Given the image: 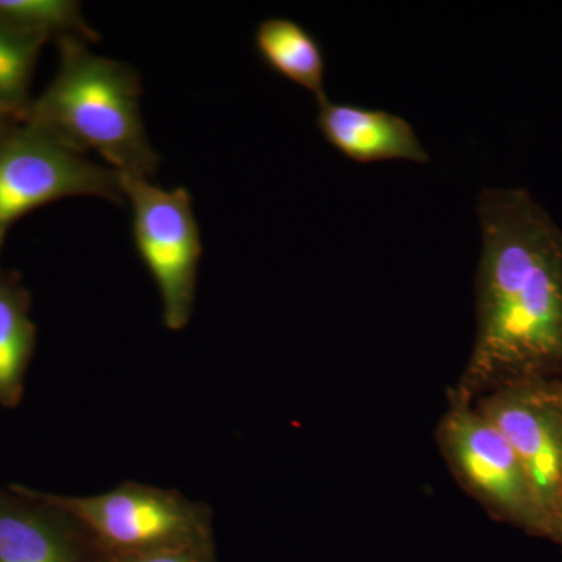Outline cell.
<instances>
[{"label": "cell", "mask_w": 562, "mask_h": 562, "mask_svg": "<svg viewBox=\"0 0 562 562\" xmlns=\"http://www.w3.org/2000/svg\"><path fill=\"white\" fill-rule=\"evenodd\" d=\"M122 188L132 209L135 249L160 294L162 324L184 330L194 313L203 254L190 191L128 177H122Z\"/></svg>", "instance_id": "6"}, {"label": "cell", "mask_w": 562, "mask_h": 562, "mask_svg": "<svg viewBox=\"0 0 562 562\" xmlns=\"http://www.w3.org/2000/svg\"><path fill=\"white\" fill-rule=\"evenodd\" d=\"M0 22L44 43L101 40L85 20L80 3L72 0H0Z\"/></svg>", "instance_id": "12"}, {"label": "cell", "mask_w": 562, "mask_h": 562, "mask_svg": "<svg viewBox=\"0 0 562 562\" xmlns=\"http://www.w3.org/2000/svg\"><path fill=\"white\" fill-rule=\"evenodd\" d=\"M21 120H16V117L9 116V114L0 113V144L2 140L7 138V135L11 132V128L14 125L20 124Z\"/></svg>", "instance_id": "15"}, {"label": "cell", "mask_w": 562, "mask_h": 562, "mask_svg": "<svg viewBox=\"0 0 562 562\" xmlns=\"http://www.w3.org/2000/svg\"><path fill=\"white\" fill-rule=\"evenodd\" d=\"M40 494L70 514L109 557L214 543L213 509L177 490L124 482L102 494Z\"/></svg>", "instance_id": "3"}, {"label": "cell", "mask_w": 562, "mask_h": 562, "mask_svg": "<svg viewBox=\"0 0 562 562\" xmlns=\"http://www.w3.org/2000/svg\"><path fill=\"white\" fill-rule=\"evenodd\" d=\"M49 87L27 117L66 146L95 151L128 179L150 180L160 166L140 116V80L127 63L95 55L88 43L63 40Z\"/></svg>", "instance_id": "2"}, {"label": "cell", "mask_w": 562, "mask_h": 562, "mask_svg": "<svg viewBox=\"0 0 562 562\" xmlns=\"http://www.w3.org/2000/svg\"><path fill=\"white\" fill-rule=\"evenodd\" d=\"M475 405L513 447L553 522L562 503L560 380L506 384L476 398Z\"/></svg>", "instance_id": "7"}, {"label": "cell", "mask_w": 562, "mask_h": 562, "mask_svg": "<svg viewBox=\"0 0 562 562\" xmlns=\"http://www.w3.org/2000/svg\"><path fill=\"white\" fill-rule=\"evenodd\" d=\"M44 44L0 22V113L21 121L27 117L33 74Z\"/></svg>", "instance_id": "13"}, {"label": "cell", "mask_w": 562, "mask_h": 562, "mask_svg": "<svg viewBox=\"0 0 562 562\" xmlns=\"http://www.w3.org/2000/svg\"><path fill=\"white\" fill-rule=\"evenodd\" d=\"M255 49L268 68L312 92L316 102L328 98L324 49L316 36L299 22L286 18L261 21L255 31Z\"/></svg>", "instance_id": "11"}, {"label": "cell", "mask_w": 562, "mask_h": 562, "mask_svg": "<svg viewBox=\"0 0 562 562\" xmlns=\"http://www.w3.org/2000/svg\"><path fill=\"white\" fill-rule=\"evenodd\" d=\"M560 401H561V408H562V382L560 380Z\"/></svg>", "instance_id": "17"}, {"label": "cell", "mask_w": 562, "mask_h": 562, "mask_svg": "<svg viewBox=\"0 0 562 562\" xmlns=\"http://www.w3.org/2000/svg\"><path fill=\"white\" fill-rule=\"evenodd\" d=\"M475 341L450 394L562 375V228L525 188H484Z\"/></svg>", "instance_id": "1"}, {"label": "cell", "mask_w": 562, "mask_h": 562, "mask_svg": "<svg viewBox=\"0 0 562 562\" xmlns=\"http://www.w3.org/2000/svg\"><path fill=\"white\" fill-rule=\"evenodd\" d=\"M101 562H217L214 543L206 546L176 547L151 552L109 557L102 553Z\"/></svg>", "instance_id": "14"}, {"label": "cell", "mask_w": 562, "mask_h": 562, "mask_svg": "<svg viewBox=\"0 0 562 562\" xmlns=\"http://www.w3.org/2000/svg\"><path fill=\"white\" fill-rule=\"evenodd\" d=\"M68 198H98L124 205L122 177L66 146L31 121L0 144V250L18 221Z\"/></svg>", "instance_id": "5"}, {"label": "cell", "mask_w": 562, "mask_h": 562, "mask_svg": "<svg viewBox=\"0 0 562 562\" xmlns=\"http://www.w3.org/2000/svg\"><path fill=\"white\" fill-rule=\"evenodd\" d=\"M316 125L328 144L360 165L382 161L430 162V154L405 117L353 103L317 102Z\"/></svg>", "instance_id": "9"}, {"label": "cell", "mask_w": 562, "mask_h": 562, "mask_svg": "<svg viewBox=\"0 0 562 562\" xmlns=\"http://www.w3.org/2000/svg\"><path fill=\"white\" fill-rule=\"evenodd\" d=\"M32 294L20 276L0 268V406L14 409L25 394V380L36 349L38 328L32 319Z\"/></svg>", "instance_id": "10"}, {"label": "cell", "mask_w": 562, "mask_h": 562, "mask_svg": "<svg viewBox=\"0 0 562 562\" xmlns=\"http://www.w3.org/2000/svg\"><path fill=\"white\" fill-rule=\"evenodd\" d=\"M449 401L436 439L458 484L494 519L552 538V517L505 436L475 402L453 394Z\"/></svg>", "instance_id": "4"}, {"label": "cell", "mask_w": 562, "mask_h": 562, "mask_svg": "<svg viewBox=\"0 0 562 562\" xmlns=\"http://www.w3.org/2000/svg\"><path fill=\"white\" fill-rule=\"evenodd\" d=\"M550 539L562 547V503L558 512L554 513L552 538Z\"/></svg>", "instance_id": "16"}, {"label": "cell", "mask_w": 562, "mask_h": 562, "mask_svg": "<svg viewBox=\"0 0 562 562\" xmlns=\"http://www.w3.org/2000/svg\"><path fill=\"white\" fill-rule=\"evenodd\" d=\"M101 550L70 514L13 483L0 490V562H101Z\"/></svg>", "instance_id": "8"}]
</instances>
